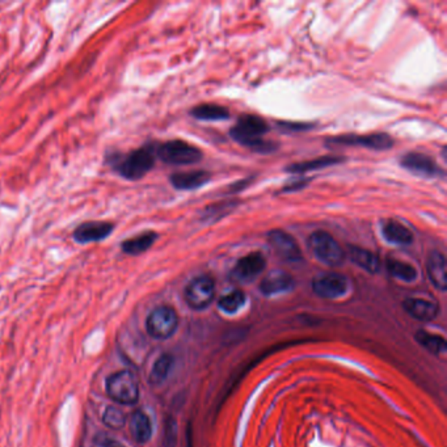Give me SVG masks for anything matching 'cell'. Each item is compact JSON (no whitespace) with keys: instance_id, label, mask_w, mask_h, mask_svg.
Segmentation results:
<instances>
[{"instance_id":"6da1fadb","label":"cell","mask_w":447,"mask_h":447,"mask_svg":"<svg viewBox=\"0 0 447 447\" xmlns=\"http://www.w3.org/2000/svg\"><path fill=\"white\" fill-rule=\"evenodd\" d=\"M108 160L120 176L135 181L141 180L153 169L156 160V151L153 144H146L125 155L115 153L113 156H109Z\"/></svg>"},{"instance_id":"7a4b0ae2","label":"cell","mask_w":447,"mask_h":447,"mask_svg":"<svg viewBox=\"0 0 447 447\" xmlns=\"http://www.w3.org/2000/svg\"><path fill=\"white\" fill-rule=\"evenodd\" d=\"M268 130V125L263 118L257 115H244L231 130V137L257 153H270L276 150V144L263 140V135Z\"/></svg>"},{"instance_id":"3957f363","label":"cell","mask_w":447,"mask_h":447,"mask_svg":"<svg viewBox=\"0 0 447 447\" xmlns=\"http://www.w3.org/2000/svg\"><path fill=\"white\" fill-rule=\"evenodd\" d=\"M106 394L115 403L134 406L140 400V384L137 377L129 370L112 374L106 379Z\"/></svg>"},{"instance_id":"277c9868","label":"cell","mask_w":447,"mask_h":447,"mask_svg":"<svg viewBox=\"0 0 447 447\" xmlns=\"http://www.w3.org/2000/svg\"><path fill=\"white\" fill-rule=\"evenodd\" d=\"M156 156L167 164L173 166H188L198 163L202 158V153L189 143L184 141H168L155 147Z\"/></svg>"},{"instance_id":"5b68a950","label":"cell","mask_w":447,"mask_h":447,"mask_svg":"<svg viewBox=\"0 0 447 447\" xmlns=\"http://www.w3.org/2000/svg\"><path fill=\"white\" fill-rule=\"evenodd\" d=\"M308 247L316 258L325 265L340 267L344 263V251L325 231H316L308 238Z\"/></svg>"},{"instance_id":"8992f818","label":"cell","mask_w":447,"mask_h":447,"mask_svg":"<svg viewBox=\"0 0 447 447\" xmlns=\"http://www.w3.org/2000/svg\"><path fill=\"white\" fill-rule=\"evenodd\" d=\"M179 327L178 312L169 306L155 308L146 321L147 332L156 340H167L172 337Z\"/></svg>"},{"instance_id":"52a82bcc","label":"cell","mask_w":447,"mask_h":447,"mask_svg":"<svg viewBox=\"0 0 447 447\" xmlns=\"http://www.w3.org/2000/svg\"><path fill=\"white\" fill-rule=\"evenodd\" d=\"M214 296H216V285L214 281L207 276H201L192 280L188 283L184 292L187 305L197 311H201L206 307L210 306L214 301Z\"/></svg>"},{"instance_id":"ba28073f","label":"cell","mask_w":447,"mask_h":447,"mask_svg":"<svg viewBox=\"0 0 447 447\" xmlns=\"http://www.w3.org/2000/svg\"><path fill=\"white\" fill-rule=\"evenodd\" d=\"M349 287L348 280L339 273H325L320 274L312 282V290L320 298L334 299L345 294Z\"/></svg>"},{"instance_id":"9c48e42d","label":"cell","mask_w":447,"mask_h":447,"mask_svg":"<svg viewBox=\"0 0 447 447\" xmlns=\"http://www.w3.org/2000/svg\"><path fill=\"white\" fill-rule=\"evenodd\" d=\"M265 258L258 252L242 257L231 272V277L238 282H251L265 269Z\"/></svg>"},{"instance_id":"30bf717a","label":"cell","mask_w":447,"mask_h":447,"mask_svg":"<svg viewBox=\"0 0 447 447\" xmlns=\"http://www.w3.org/2000/svg\"><path fill=\"white\" fill-rule=\"evenodd\" d=\"M115 230V223L111 222H86L74 231V240L79 244L102 242L109 238Z\"/></svg>"},{"instance_id":"8fae6325","label":"cell","mask_w":447,"mask_h":447,"mask_svg":"<svg viewBox=\"0 0 447 447\" xmlns=\"http://www.w3.org/2000/svg\"><path fill=\"white\" fill-rule=\"evenodd\" d=\"M269 244L273 247L276 254L286 261H299L302 260V254L295 242L294 238L286 234L285 231L274 230L269 232Z\"/></svg>"},{"instance_id":"7c38bea8","label":"cell","mask_w":447,"mask_h":447,"mask_svg":"<svg viewBox=\"0 0 447 447\" xmlns=\"http://www.w3.org/2000/svg\"><path fill=\"white\" fill-rule=\"evenodd\" d=\"M401 166L413 173L426 176V178H437V176L445 175L435 160L424 153H407L401 159Z\"/></svg>"},{"instance_id":"4fadbf2b","label":"cell","mask_w":447,"mask_h":447,"mask_svg":"<svg viewBox=\"0 0 447 447\" xmlns=\"http://www.w3.org/2000/svg\"><path fill=\"white\" fill-rule=\"evenodd\" d=\"M331 143L337 144H359L372 150H388L392 147L394 140L387 134H371V135H349V137H339L333 138Z\"/></svg>"},{"instance_id":"5bb4252c","label":"cell","mask_w":447,"mask_h":447,"mask_svg":"<svg viewBox=\"0 0 447 447\" xmlns=\"http://www.w3.org/2000/svg\"><path fill=\"white\" fill-rule=\"evenodd\" d=\"M403 308L410 318L419 321H430L439 312L438 305L421 298H408L403 302Z\"/></svg>"},{"instance_id":"9a60e30c","label":"cell","mask_w":447,"mask_h":447,"mask_svg":"<svg viewBox=\"0 0 447 447\" xmlns=\"http://www.w3.org/2000/svg\"><path fill=\"white\" fill-rule=\"evenodd\" d=\"M294 280L290 274L282 270H273L261 281L260 290L265 295H276L292 290Z\"/></svg>"},{"instance_id":"2e32d148","label":"cell","mask_w":447,"mask_h":447,"mask_svg":"<svg viewBox=\"0 0 447 447\" xmlns=\"http://www.w3.org/2000/svg\"><path fill=\"white\" fill-rule=\"evenodd\" d=\"M129 429L134 441L144 445L151 439L153 424L150 417L143 410H135L129 421Z\"/></svg>"},{"instance_id":"e0dca14e","label":"cell","mask_w":447,"mask_h":447,"mask_svg":"<svg viewBox=\"0 0 447 447\" xmlns=\"http://www.w3.org/2000/svg\"><path fill=\"white\" fill-rule=\"evenodd\" d=\"M426 268H428V274L432 283L435 285V287L441 292H446L447 289V276H446V258L445 256L442 255L441 252H432L428 263H426Z\"/></svg>"},{"instance_id":"ac0fdd59","label":"cell","mask_w":447,"mask_h":447,"mask_svg":"<svg viewBox=\"0 0 447 447\" xmlns=\"http://www.w3.org/2000/svg\"><path fill=\"white\" fill-rule=\"evenodd\" d=\"M210 181V173L205 171L181 172L171 176V184L179 191L198 189Z\"/></svg>"},{"instance_id":"d6986e66","label":"cell","mask_w":447,"mask_h":447,"mask_svg":"<svg viewBox=\"0 0 447 447\" xmlns=\"http://www.w3.org/2000/svg\"><path fill=\"white\" fill-rule=\"evenodd\" d=\"M156 239H158L156 232L147 231V232H143L138 236H134V238L124 240L121 244V249L126 255H142V254H144L146 251H149L153 247V243L156 242Z\"/></svg>"},{"instance_id":"ffe728a7","label":"cell","mask_w":447,"mask_h":447,"mask_svg":"<svg viewBox=\"0 0 447 447\" xmlns=\"http://www.w3.org/2000/svg\"><path fill=\"white\" fill-rule=\"evenodd\" d=\"M349 257L354 264H357L358 267L368 270L369 273H377L381 268L378 256L356 245H349Z\"/></svg>"},{"instance_id":"44dd1931","label":"cell","mask_w":447,"mask_h":447,"mask_svg":"<svg viewBox=\"0 0 447 447\" xmlns=\"http://www.w3.org/2000/svg\"><path fill=\"white\" fill-rule=\"evenodd\" d=\"M383 236L387 242L399 245H408L413 242L412 232L397 220H388L384 223Z\"/></svg>"},{"instance_id":"7402d4cb","label":"cell","mask_w":447,"mask_h":447,"mask_svg":"<svg viewBox=\"0 0 447 447\" xmlns=\"http://www.w3.org/2000/svg\"><path fill=\"white\" fill-rule=\"evenodd\" d=\"M415 339L420 345L424 346L426 350H429L432 354L441 356L446 353V340L439 334L426 332L421 330L415 334Z\"/></svg>"},{"instance_id":"603a6c76","label":"cell","mask_w":447,"mask_h":447,"mask_svg":"<svg viewBox=\"0 0 447 447\" xmlns=\"http://www.w3.org/2000/svg\"><path fill=\"white\" fill-rule=\"evenodd\" d=\"M193 117L204 121H220L227 120L230 117V112L220 105H213V104H205L194 108L192 111Z\"/></svg>"},{"instance_id":"cb8c5ba5","label":"cell","mask_w":447,"mask_h":447,"mask_svg":"<svg viewBox=\"0 0 447 447\" xmlns=\"http://www.w3.org/2000/svg\"><path fill=\"white\" fill-rule=\"evenodd\" d=\"M173 366V357L171 354H163L153 363V370L150 374V383L153 386L162 384L169 375V371Z\"/></svg>"},{"instance_id":"d4e9b609","label":"cell","mask_w":447,"mask_h":447,"mask_svg":"<svg viewBox=\"0 0 447 447\" xmlns=\"http://www.w3.org/2000/svg\"><path fill=\"white\" fill-rule=\"evenodd\" d=\"M245 303V295L240 290H234L229 294L220 296L218 301V307L226 314H235L238 312Z\"/></svg>"},{"instance_id":"484cf974","label":"cell","mask_w":447,"mask_h":447,"mask_svg":"<svg viewBox=\"0 0 447 447\" xmlns=\"http://www.w3.org/2000/svg\"><path fill=\"white\" fill-rule=\"evenodd\" d=\"M340 162H341L340 158L325 156V158H321V159H315V160H311V162L298 163V164L287 167V172H292V173H303V172H308V171H314V169H320V168H324V167L337 164Z\"/></svg>"},{"instance_id":"4316f807","label":"cell","mask_w":447,"mask_h":447,"mask_svg":"<svg viewBox=\"0 0 447 447\" xmlns=\"http://www.w3.org/2000/svg\"><path fill=\"white\" fill-rule=\"evenodd\" d=\"M387 269L391 273V276L401 281L413 282L417 278V270L407 263L390 260L387 264Z\"/></svg>"},{"instance_id":"83f0119b","label":"cell","mask_w":447,"mask_h":447,"mask_svg":"<svg viewBox=\"0 0 447 447\" xmlns=\"http://www.w3.org/2000/svg\"><path fill=\"white\" fill-rule=\"evenodd\" d=\"M104 424L111 429H122L126 425V416L121 409L117 408L115 406H109L105 409L102 416Z\"/></svg>"},{"instance_id":"f1b7e54d","label":"cell","mask_w":447,"mask_h":447,"mask_svg":"<svg viewBox=\"0 0 447 447\" xmlns=\"http://www.w3.org/2000/svg\"><path fill=\"white\" fill-rule=\"evenodd\" d=\"M95 445L96 447H125L120 441H117L108 435H104V433H100L95 437Z\"/></svg>"}]
</instances>
